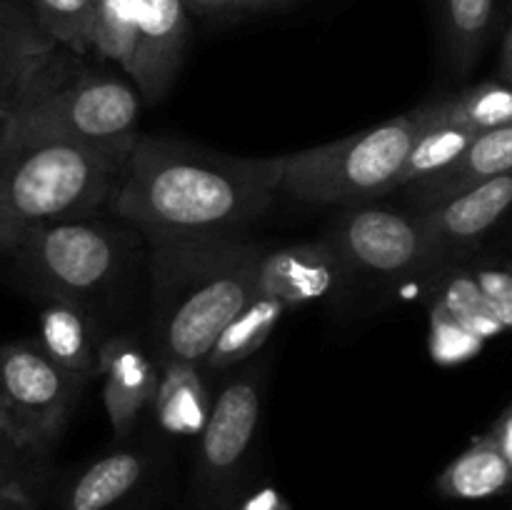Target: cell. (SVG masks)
Returning a JSON list of instances; mask_svg holds the SVG:
<instances>
[{
    "instance_id": "cell-1",
    "label": "cell",
    "mask_w": 512,
    "mask_h": 510,
    "mask_svg": "<svg viewBox=\"0 0 512 510\" xmlns=\"http://www.w3.org/2000/svg\"><path fill=\"white\" fill-rule=\"evenodd\" d=\"M283 155L243 158L140 135L110 210L155 238H235L280 190Z\"/></svg>"
},
{
    "instance_id": "cell-2",
    "label": "cell",
    "mask_w": 512,
    "mask_h": 510,
    "mask_svg": "<svg viewBox=\"0 0 512 510\" xmlns=\"http://www.w3.org/2000/svg\"><path fill=\"white\" fill-rule=\"evenodd\" d=\"M125 160L70 138L25 105L10 110L0 140V255L35 225L108 203Z\"/></svg>"
},
{
    "instance_id": "cell-3",
    "label": "cell",
    "mask_w": 512,
    "mask_h": 510,
    "mask_svg": "<svg viewBox=\"0 0 512 510\" xmlns=\"http://www.w3.org/2000/svg\"><path fill=\"white\" fill-rule=\"evenodd\" d=\"M155 363L200 365L230 318L258 295L265 250L235 238H155Z\"/></svg>"
},
{
    "instance_id": "cell-4",
    "label": "cell",
    "mask_w": 512,
    "mask_h": 510,
    "mask_svg": "<svg viewBox=\"0 0 512 510\" xmlns=\"http://www.w3.org/2000/svg\"><path fill=\"white\" fill-rule=\"evenodd\" d=\"M415 130L418 120L405 113L343 140L283 155L280 190L308 203H375L398 190Z\"/></svg>"
},
{
    "instance_id": "cell-5",
    "label": "cell",
    "mask_w": 512,
    "mask_h": 510,
    "mask_svg": "<svg viewBox=\"0 0 512 510\" xmlns=\"http://www.w3.org/2000/svg\"><path fill=\"white\" fill-rule=\"evenodd\" d=\"M5 255H13L25 278L50 298L85 303L115 283L125 248L110 225L70 215L30 228Z\"/></svg>"
},
{
    "instance_id": "cell-6",
    "label": "cell",
    "mask_w": 512,
    "mask_h": 510,
    "mask_svg": "<svg viewBox=\"0 0 512 510\" xmlns=\"http://www.w3.org/2000/svg\"><path fill=\"white\" fill-rule=\"evenodd\" d=\"M20 105L70 138L113 150L125 158L140 138L138 90L103 70H83L65 78L60 55L50 65L43 83Z\"/></svg>"
},
{
    "instance_id": "cell-7",
    "label": "cell",
    "mask_w": 512,
    "mask_h": 510,
    "mask_svg": "<svg viewBox=\"0 0 512 510\" xmlns=\"http://www.w3.org/2000/svg\"><path fill=\"white\" fill-rule=\"evenodd\" d=\"M88 378L60 368L40 345L8 343L0 348V425L35 455L50 458Z\"/></svg>"
},
{
    "instance_id": "cell-8",
    "label": "cell",
    "mask_w": 512,
    "mask_h": 510,
    "mask_svg": "<svg viewBox=\"0 0 512 510\" xmlns=\"http://www.w3.org/2000/svg\"><path fill=\"white\" fill-rule=\"evenodd\" d=\"M325 238L348 273L398 280L438 263L423 215L418 210L358 205L333 225Z\"/></svg>"
},
{
    "instance_id": "cell-9",
    "label": "cell",
    "mask_w": 512,
    "mask_h": 510,
    "mask_svg": "<svg viewBox=\"0 0 512 510\" xmlns=\"http://www.w3.org/2000/svg\"><path fill=\"white\" fill-rule=\"evenodd\" d=\"M263 405V368H248L220 388L198 435V483L215 495L233 485L253 448Z\"/></svg>"
},
{
    "instance_id": "cell-10",
    "label": "cell",
    "mask_w": 512,
    "mask_h": 510,
    "mask_svg": "<svg viewBox=\"0 0 512 510\" xmlns=\"http://www.w3.org/2000/svg\"><path fill=\"white\" fill-rule=\"evenodd\" d=\"M135 50L125 73L133 78L140 98H163L173 85L188 40V15L183 0H135Z\"/></svg>"
},
{
    "instance_id": "cell-11",
    "label": "cell",
    "mask_w": 512,
    "mask_h": 510,
    "mask_svg": "<svg viewBox=\"0 0 512 510\" xmlns=\"http://www.w3.org/2000/svg\"><path fill=\"white\" fill-rule=\"evenodd\" d=\"M60 45L23 0H0V108H18L48 75Z\"/></svg>"
},
{
    "instance_id": "cell-12",
    "label": "cell",
    "mask_w": 512,
    "mask_h": 510,
    "mask_svg": "<svg viewBox=\"0 0 512 510\" xmlns=\"http://www.w3.org/2000/svg\"><path fill=\"white\" fill-rule=\"evenodd\" d=\"M348 268L328 238L265 250L258 265V295L273 298L285 310L325 298L340 288Z\"/></svg>"
},
{
    "instance_id": "cell-13",
    "label": "cell",
    "mask_w": 512,
    "mask_h": 510,
    "mask_svg": "<svg viewBox=\"0 0 512 510\" xmlns=\"http://www.w3.org/2000/svg\"><path fill=\"white\" fill-rule=\"evenodd\" d=\"M98 375H103V400L110 428L120 440L128 438L143 410L153 403L158 368L133 338L113 335L100 343Z\"/></svg>"
},
{
    "instance_id": "cell-14",
    "label": "cell",
    "mask_w": 512,
    "mask_h": 510,
    "mask_svg": "<svg viewBox=\"0 0 512 510\" xmlns=\"http://www.w3.org/2000/svg\"><path fill=\"white\" fill-rule=\"evenodd\" d=\"M512 210V170L465 190L433 208L418 210L430 235L438 260L448 250L483 238L505 213Z\"/></svg>"
},
{
    "instance_id": "cell-15",
    "label": "cell",
    "mask_w": 512,
    "mask_h": 510,
    "mask_svg": "<svg viewBox=\"0 0 512 510\" xmlns=\"http://www.w3.org/2000/svg\"><path fill=\"white\" fill-rule=\"evenodd\" d=\"M510 170L512 125H505V128L478 133L450 168L433 175V178L408 185V188H413V203L418 205V210H425L450 198H458L465 190L510 173Z\"/></svg>"
},
{
    "instance_id": "cell-16",
    "label": "cell",
    "mask_w": 512,
    "mask_h": 510,
    "mask_svg": "<svg viewBox=\"0 0 512 510\" xmlns=\"http://www.w3.org/2000/svg\"><path fill=\"white\" fill-rule=\"evenodd\" d=\"M150 405L165 433L173 438L198 440L213 405L200 375V365L183 360L158 363V385Z\"/></svg>"
},
{
    "instance_id": "cell-17",
    "label": "cell",
    "mask_w": 512,
    "mask_h": 510,
    "mask_svg": "<svg viewBox=\"0 0 512 510\" xmlns=\"http://www.w3.org/2000/svg\"><path fill=\"white\" fill-rule=\"evenodd\" d=\"M148 473V458L135 448H115L88 465L65 490L63 510H113Z\"/></svg>"
},
{
    "instance_id": "cell-18",
    "label": "cell",
    "mask_w": 512,
    "mask_h": 510,
    "mask_svg": "<svg viewBox=\"0 0 512 510\" xmlns=\"http://www.w3.org/2000/svg\"><path fill=\"white\" fill-rule=\"evenodd\" d=\"M40 350L60 368L83 378L98 375V350L93 325L83 303L50 298L40 313Z\"/></svg>"
},
{
    "instance_id": "cell-19",
    "label": "cell",
    "mask_w": 512,
    "mask_h": 510,
    "mask_svg": "<svg viewBox=\"0 0 512 510\" xmlns=\"http://www.w3.org/2000/svg\"><path fill=\"white\" fill-rule=\"evenodd\" d=\"M413 115L418 120V130H415L413 145H410L408 158H405L403 170L398 175V188H408V185L443 173L463 155L470 140L475 138V133L453 123L443 113L440 100L423 105Z\"/></svg>"
},
{
    "instance_id": "cell-20",
    "label": "cell",
    "mask_w": 512,
    "mask_h": 510,
    "mask_svg": "<svg viewBox=\"0 0 512 510\" xmlns=\"http://www.w3.org/2000/svg\"><path fill=\"white\" fill-rule=\"evenodd\" d=\"M512 485V468L490 433L470 443L438 475L440 495L450 500H485L505 493Z\"/></svg>"
},
{
    "instance_id": "cell-21",
    "label": "cell",
    "mask_w": 512,
    "mask_h": 510,
    "mask_svg": "<svg viewBox=\"0 0 512 510\" xmlns=\"http://www.w3.org/2000/svg\"><path fill=\"white\" fill-rule=\"evenodd\" d=\"M285 315V305L265 295L250 298L233 318L225 323L215 343L210 345L208 355L203 358L205 370H228L243 360L253 358L265 340L275 333L278 323Z\"/></svg>"
},
{
    "instance_id": "cell-22",
    "label": "cell",
    "mask_w": 512,
    "mask_h": 510,
    "mask_svg": "<svg viewBox=\"0 0 512 510\" xmlns=\"http://www.w3.org/2000/svg\"><path fill=\"white\" fill-rule=\"evenodd\" d=\"M48 483V458L20 448L0 425V510H38Z\"/></svg>"
},
{
    "instance_id": "cell-23",
    "label": "cell",
    "mask_w": 512,
    "mask_h": 510,
    "mask_svg": "<svg viewBox=\"0 0 512 510\" xmlns=\"http://www.w3.org/2000/svg\"><path fill=\"white\" fill-rule=\"evenodd\" d=\"M495 0H440L445 48L460 73L473 68L480 58L490 28H493Z\"/></svg>"
},
{
    "instance_id": "cell-24",
    "label": "cell",
    "mask_w": 512,
    "mask_h": 510,
    "mask_svg": "<svg viewBox=\"0 0 512 510\" xmlns=\"http://www.w3.org/2000/svg\"><path fill=\"white\" fill-rule=\"evenodd\" d=\"M440 108L453 123L463 125L475 135L505 128L512 125V85L503 80L478 83L453 98H440Z\"/></svg>"
},
{
    "instance_id": "cell-25",
    "label": "cell",
    "mask_w": 512,
    "mask_h": 510,
    "mask_svg": "<svg viewBox=\"0 0 512 510\" xmlns=\"http://www.w3.org/2000/svg\"><path fill=\"white\" fill-rule=\"evenodd\" d=\"M435 303L443 305L458 323H463L465 328H468L470 333L478 335V338L488 340L505 333V325L495 318L490 305L485 303L483 293H480V285L473 273L455 270V273L445 275L438 293H435Z\"/></svg>"
},
{
    "instance_id": "cell-26",
    "label": "cell",
    "mask_w": 512,
    "mask_h": 510,
    "mask_svg": "<svg viewBox=\"0 0 512 510\" xmlns=\"http://www.w3.org/2000/svg\"><path fill=\"white\" fill-rule=\"evenodd\" d=\"M45 33L75 55L93 50V3L90 0H28Z\"/></svg>"
},
{
    "instance_id": "cell-27",
    "label": "cell",
    "mask_w": 512,
    "mask_h": 510,
    "mask_svg": "<svg viewBox=\"0 0 512 510\" xmlns=\"http://www.w3.org/2000/svg\"><path fill=\"white\" fill-rule=\"evenodd\" d=\"M93 3V50L128 70L135 50V0H90Z\"/></svg>"
},
{
    "instance_id": "cell-28",
    "label": "cell",
    "mask_w": 512,
    "mask_h": 510,
    "mask_svg": "<svg viewBox=\"0 0 512 510\" xmlns=\"http://www.w3.org/2000/svg\"><path fill=\"white\" fill-rule=\"evenodd\" d=\"M483 338L470 333L440 303L430 305V355L438 365H460L483 350Z\"/></svg>"
},
{
    "instance_id": "cell-29",
    "label": "cell",
    "mask_w": 512,
    "mask_h": 510,
    "mask_svg": "<svg viewBox=\"0 0 512 510\" xmlns=\"http://www.w3.org/2000/svg\"><path fill=\"white\" fill-rule=\"evenodd\" d=\"M475 280L480 285L485 303L495 313V318L505 325V330H512V268H480L475 270Z\"/></svg>"
},
{
    "instance_id": "cell-30",
    "label": "cell",
    "mask_w": 512,
    "mask_h": 510,
    "mask_svg": "<svg viewBox=\"0 0 512 510\" xmlns=\"http://www.w3.org/2000/svg\"><path fill=\"white\" fill-rule=\"evenodd\" d=\"M238 510H293L275 488H258L240 503Z\"/></svg>"
},
{
    "instance_id": "cell-31",
    "label": "cell",
    "mask_w": 512,
    "mask_h": 510,
    "mask_svg": "<svg viewBox=\"0 0 512 510\" xmlns=\"http://www.w3.org/2000/svg\"><path fill=\"white\" fill-rule=\"evenodd\" d=\"M490 438L498 443L500 453L505 455V460H508V465L512 468V405H508L503 410V415L495 420V425L490 428Z\"/></svg>"
},
{
    "instance_id": "cell-32",
    "label": "cell",
    "mask_w": 512,
    "mask_h": 510,
    "mask_svg": "<svg viewBox=\"0 0 512 510\" xmlns=\"http://www.w3.org/2000/svg\"><path fill=\"white\" fill-rule=\"evenodd\" d=\"M185 8H193L198 13H230V10H243L245 0H183Z\"/></svg>"
},
{
    "instance_id": "cell-33",
    "label": "cell",
    "mask_w": 512,
    "mask_h": 510,
    "mask_svg": "<svg viewBox=\"0 0 512 510\" xmlns=\"http://www.w3.org/2000/svg\"><path fill=\"white\" fill-rule=\"evenodd\" d=\"M503 83L512 85V25L505 35V45H503Z\"/></svg>"
},
{
    "instance_id": "cell-34",
    "label": "cell",
    "mask_w": 512,
    "mask_h": 510,
    "mask_svg": "<svg viewBox=\"0 0 512 510\" xmlns=\"http://www.w3.org/2000/svg\"><path fill=\"white\" fill-rule=\"evenodd\" d=\"M293 3V0H245V8L250 10H265V8H283V5Z\"/></svg>"
},
{
    "instance_id": "cell-35",
    "label": "cell",
    "mask_w": 512,
    "mask_h": 510,
    "mask_svg": "<svg viewBox=\"0 0 512 510\" xmlns=\"http://www.w3.org/2000/svg\"><path fill=\"white\" fill-rule=\"evenodd\" d=\"M5 118H8V115H0V140H3V133H5Z\"/></svg>"
},
{
    "instance_id": "cell-36",
    "label": "cell",
    "mask_w": 512,
    "mask_h": 510,
    "mask_svg": "<svg viewBox=\"0 0 512 510\" xmlns=\"http://www.w3.org/2000/svg\"><path fill=\"white\" fill-rule=\"evenodd\" d=\"M0 115H8V113H5V110H3V108H0Z\"/></svg>"
}]
</instances>
